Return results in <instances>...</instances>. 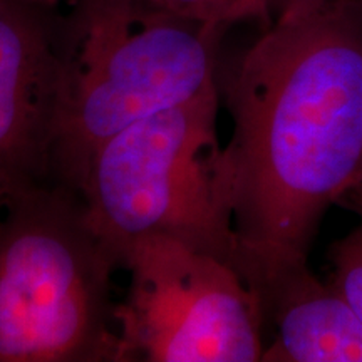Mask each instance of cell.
<instances>
[{"label":"cell","mask_w":362,"mask_h":362,"mask_svg":"<svg viewBox=\"0 0 362 362\" xmlns=\"http://www.w3.org/2000/svg\"><path fill=\"white\" fill-rule=\"evenodd\" d=\"M259 30L218 90L238 269L262 298L362 183V0H287Z\"/></svg>","instance_id":"6da1fadb"},{"label":"cell","mask_w":362,"mask_h":362,"mask_svg":"<svg viewBox=\"0 0 362 362\" xmlns=\"http://www.w3.org/2000/svg\"><path fill=\"white\" fill-rule=\"evenodd\" d=\"M56 183L78 193L107 139L156 112L220 93L228 30L144 0H71Z\"/></svg>","instance_id":"7a4b0ae2"},{"label":"cell","mask_w":362,"mask_h":362,"mask_svg":"<svg viewBox=\"0 0 362 362\" xmlns=\"http://www.w3.org/2000/svg\"><path fill=\"white\" fill-rule=\"evenodd\" d=\"M220 93L131 124L99 146L78 194L116 269L149 237L180 240L238 269L223 146ZM240 270V269H238Z\"/></svg>","instance_id":"3957f363"},{"label":"cell","mask_w":362,"mask_h":362,"mask_svg":"<svg viewBox=\"0 0 362 362\" xmlns=\"http://www.w3.org/2000/svg\"><path fill=\"white\" fill-rule=\"evenodd\" d=\"M2 211L0 362H116V267L79 194L52 183Z\"/></svg>","instance_id":"277c9868"},{"label":"cell","mask_w":362,"mask_h":362,"mask_svg":"<svg viewBox=\"0 0 362 362\" xmlns=\"http://www.w3.org/2000/svg\"><path fill=\"white\" fill-rule=\"evenodd\" d=\"M128 293L115 305L116 362H257L265 314L233 264L180 240L149 237L124 262Z\"/></svg>","instance_id":"5b68a950"},{"label":"cell","mask_w":362,"mask_h":362,"mask_svg":"<svg viewBox=\"0 0 362 362\" xmlns=\"http://www.w3.org/2000/svg\"><path fill=\"white\" fill-rule=\"evenodd\" d=\"M54 7L0 0V210L56 183L64 24Z\"/></svg>","instance_id":"8992f818"},{"label":"cell","mask_w":362,"mask_h":362,"mask_svg":"<svg viewBox=\"0 0 362 362\" xmlns=\"http://www.w3.org/2000/svg\"><path fill=\"white\" fill-rule=\"evenodd\" d=\"M265 362H362V319L329 280L309 265L291 272L262 296Z\"/></svg>","instance_id":"52a82bcc"},{"label":"cell","mask_w":362,"mask_h":362,"mask_svg":"<svg viewBox=\"0 0 362 362\" xmlns=\"http://www.w3.org/2000/svg\"><path fill=\"white\" fill-rule=\"evenodd\" d=\"M149 6L185 19L230 30L238 24L264 27L287 0H144Z\"/></svg>","instance_id":"ba28073f"},{"label":"cell","mask_w":362,"mask_h":362,"mask_svg":"<svg viewBox=\"0 0 362 362\" xmlns=\"http://www.w3.org/2000/svg\"><path fill=\"white\" fill-rule=\"evenodd\" d=\"M337 206L352 211L357 216V225L330 243L327 280L362 319V183L344 194Z\"/></svg>","instance_id":"9c48e42d"},{"label":"cell","mask_w":362,"mask_h":362,"mask_svg":"<svg viewBox=\"0 0 362 362\" xmlns=\"http://www.w3.org/2000/svg\"><path fill=\"white\" fill-rule=\"evenodd\" d=\"M30 2H35V4H40V6L56 8L57 6H61V4L71 2V0H30Z\"/></svg>","instance_id":"30bf717a"},{"label":"cell","mask_w":362,"mask_h":362,"mask_svg":"<svg viewBox=\"0 0 362 362\" xmlns=\"http://www.w3.org/2000/svg\"><path fill=\"white\" fill-rule=\"evenodd\" d=\"M0 211H2V210H0Z\"/></svg>","instance_id":"8fae6325"}]
</instances>
